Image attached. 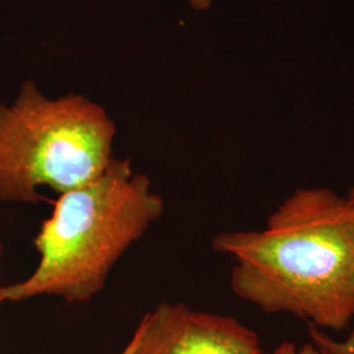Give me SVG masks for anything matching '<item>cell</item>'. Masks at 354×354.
<instances>
[{"mask_svg": "<svg viewBox=\"0 0 354 354\" xmlns=\"http://www.w3.org/2000/svg\"><path fill=\"white\" fill-rule=\"evenodd\" d=\"M235 259L231 288L268 314L342 330L354 317V201L328 188L295 190L261 231L216 235Z\"/></svg>", "mask_w": 354, "mask_h": 354, "instance_id": "6da1fadb", "label": "cell"}, {"mask_svg": "<svg viewBox=\"0 0 354 354\" xmlns=\"http://www.w3.org/2000/svg\"><path fill=\"white\" fill-rule=\"evenodd\" d=\"M163 213L165 200L152 190L149 176L134 172L130 159L113 158L97 178L59 194L35 238L36 270L3 288L4 301L51 295L70 304L88 302Z\"/></svg>", "mask_w": 354, "mask_h": 354, "instance_id": "7a4b0ae2", "label": "cell"}, {"mask_svg": "<svg viewBox=\"0 0 354 354\" xmlns=\"http://www.w3.org/2000/svg\"><path fill=\"white\" fill-rule=\"evenodd\" d=\"M115 124L82 95L46 97L26 80L0 102V201L36 203L41 187L64 194L102 175L113 159Z\"/></svg>", "mask_w": 354, "mask_h": 354, "instance_id": "3957f363", "label": "cell"}, {"mask_svg": "<svg viewBox=\"0 0 354 354\" xmlns=\"http://www.w3.org/2000/svg\"><path fill=\"white\" fill-rule=\"evenodd\" d=\"M136 354H266L259 335L235 317L160 304L133 335Z\"/></svg>", "mask_w": 354, "mask_h": 354, "instance_id": "277c9868", "label": "cell"}, {"mask_svg": "<svg viewBox=\"0 0 354 354\" xmlns=\"http://www.w3.org/2000/svg\"><path fill=\"white\" fill-rule=\"evenodd\" d=\"M308 332L311 342L323 354H354V330L344 340H335L315 327H310Z\"/></svg>", "mask_w": 354, "mask_h": 354, "instance_id": "5b68a950", "label": "cell"}, {"mask_svg": "<svg viewBox=\"0 0 354 354\" xmlns=\"http://www.w3.org/2000/svg\"><path fill=\"white\" fill-rule=\"evenodd\" d=\"M272 354H323L317 346L310 342L304 346H297L294 342H282Z\"/></svg>", "mask_w": 354, "mask_h": 354, "instance_id": "8992f818", "label": "cell"}, {"mask_svg": "<svg viewBox=\"0 0 354 354\" xmlns=\"http://www.w3.org/2000/svg\"><path fill=\"white\" fill-rule=\"evenodd\" d=\"M188 1H189V6L193 10L206 11L212 6L213 0H188Z\"/></svg>", "mask_w": 354, "mask_h": 354, "instance_id": "52a82bcc", "label": "cell"}, {"mask_svg": "<svg viewBox=\"0 0 354 354\" xmlns=\"http://www.w3.org/2000/svg\"><path fill=\"white\" fill-rule=\"evenodd\" d=\"M120 354H136V340H134V337L130 339L129 344Z\"/></svg>", "mask_w": 354, "mask_h": 354, "instance_id": "ba28073f", "label": "cell"}, {"mask_svg": "<svg viewBox=\"0 0 354 354\" xmlns=\"http://www.w3.org/2000/svg\"><path fill=\"white\" fill-rule=\"evenodd\" d=\"M1 250H3V247H1V241H0V254H1ZM1 302H4V295H3V288L0 286V304Z\"/></svg>", "mask_w": 354, "mask_h": 354, "instance_id": "9c48e42d", "label": "cell"}, {"mask_svg": "<svg viewBox=\"0 0 354 354\" xmlns=\"http://www.w3.org/2000/svg\"><path fill=\"white\" fill-rule=\"evenodd\" d=\"M349 197H351V198H353L354 200V189L351 190V193H349Z\"/></svg>", "mask_w": 354, "mask_h": 354, "instance_id": "30bf717a", "label": "cell"}]
</instances>
